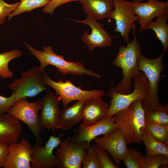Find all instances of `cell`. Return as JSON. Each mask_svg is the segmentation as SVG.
I'll return each instance as SVG.
<instances>
[{
	"label": "cell",
	"mask_w": 168,
	"mask_h": 168,
	"mask_svg": "<svg viewBox=\"0 0 168 168\" xmlns=\"http://www.w3.org/2000/svg\"><path fill=\"white\" fill-rule=\"evenodd\" d=\"M133 29V40L126 45L119 46L118 54L112 63L114 66L121 68L123 76L120 82L113 88L115 92L123 94L132 92L131 79L139 71L138 62L142 49L136 35L135 23Z\"/></svg>",
	"instance_id": "1"
},
{
	"label": "cell",
	"mask_w": 168,
	"mask_h": 168,
	"mask_svg": "<svg viewBox=\"0 0 168 168\" xmlns=\"http://www.w3.org/2000/svg\"><path fill=\"white\" fill-rule=\"evenodd\" d=\"M114 115L116 128L120 130L127 144L140 143L146 124L142 100L132 103Z\"/></svg>",
	"instance_id": "2"
},
{
	"label": "cell",
	"mask_w": 168,
	"mask_h": 168,
	"mask_svg": "<svg viewBox=\"0 0 168 168\" xmlns=\"http://www.w3.org/2000/svg\"><path fill=\"white\" fill-rule=\"evenodd\" d=\"M24 44L27 49L39 61L40 66L43 71L47 66L51 65L56 67L59 72L64 75L70 74L81 76L85 74L100 79L102 77L100 75L86 68L84 64L81 62L66 60L63 55L55 53L50 46H44L43 50L40 51L26 43Z\"/></svg>",
	"instance_id": "3"
},
{
	"label": "cell",
	"mask_w": 168,
	"mask_h": 168,
	"mask_svg": "<svg viewBox=\"0 0 168 168\" xmlns=\"http://www.w3.org/2000/svg\"><path fill=\"white\" fill-rule=\"evenodd\" d=\"M164 54L162 52L159 56L154 58L146 57L142 54L139 58V70L145 74L149 86L148 96L146 99L142 100L144 109H154L162 106L159 100L158 90L161 73L165 68L162 61Z\"/></svg>",
	"instance_id": "4"
},
{
	"label": "cell",
	"mask_w": 168,
	"mask_h": 168,
	"mask_svg": "<svg viewBox=\"0 0 168 168\" xmlns=\"http://www.w3.org/2000/svg\"><path fill=\"white\" fill-rule=\"evenodd\" d=\"M134 81L133 91L130 93L123 94L115 92L113 87L108 91V96L111 98L107 118L113 116L118 112L127 107L138 100H143L148 96L149 86L148 79L142 72L139 71L132 78Z\"/></svg>",
	"instance_id": "5"
},
{
	"label": "cell",
	"mask_w": 168,
	"mask_h": 168,
	"mask_svg": "<svg viewBox=\"0 0 168 168\" xmlns=\"http://www.w3.org/2000/svg\"><path fill=\"white\" fill-rule=\"evenodd\" d=\"M43 81L46 85L49 86L55 91L56 95L61 101L63 108L68 106V104L74 100H87L95 98L102 97L105 93L101 90L93 89L84 90L81 87L74 85L70 81L65 82L62 80L55 81L52 80L44 70L43 72Z\"/></svg>",
	"instance_id": "6"
},
{
	"label": "cell",
	"mask_w": 168,
	"mask_h": 168,
	"mask_svg": "<svg viewBox=\"0 0 168 168\" xmlns=\"http://www.w3.org/2000/svg\"><path fill=\"white\" fill-rule=\"evenodd\" d=\"M43 72L40 66L31 68L21 72V77L16 79L9 85L15 93V103L22 98L35 97L49 89L43 82Z\"/></svg>",
	"instance_id": "7"
},
{
	"label": "cell",
	"mask_w": 168,
	"mask_h": 168,
	"mask_svg": "<svg viewBox=\"0 0 168 168\" xmlns=\"http://www.w3.org/2000/svg\"><path fill=\"white\" fill-rule=\"evenodd\" d=\"M42 107L41 99L29 102L26 98L20 99L9 109L7 113L25 124L35 136L37 142L43 145L40 136L39 113Z\"/></svg>",
	"instance_id": "8"
},
{
	"label": "cell",
	"mask_w": 168,
	"mask_h": 168,
	"mask_svg": "<svg viewBox=\"0 0 168 168\" xmlns=\"http://www.w3.org/2000/svg\"><path fill=\"white\" fill-rule=\"evenodd\" d=\"M114 8L110 18L115 22L114 31L119 33L124 41L130 42L129 34L134 24L138 21V16L133 12L132 1L113 0Z\"/></svg>",
	"instance_id": "9"
},
{
	"label": "cell",
	"mask_w": 168,
	"mask_h": 168,
	"mask_svg": "<svg viewBox=\"0 0 168 168\" xmlns=\"http://www.w3.org/2000/svg\"><path fill=\"white\" fill-rule=\"evenodd\" d=\"M87 147L85 142H73L63 139L54 155L58 161L57 168H81L82 161Z\"/></svg>",
	"instance_id": "10"
},
{
	"label": "cell",
	"mask_w": 168,
	"mask_h": 168,
	"mask_svg": "<svg viewBox=\"0 0 168 168\" xmlns=\"http://www.w3.org/2000/svg\"><path fill=\"white\" fill-rule=\"evenodd\" d=\"M63 135L51 136L44 146L37 142L35 146L31 147L32 168H57L58 161L53 152L59 146L60 138Z\"/></svg>",
	"instance_id": "11"
},
{
	"label": "cell",
	"mask_w": 168,
	"mask_h": 168,
	"mask_svg": "<svg viewBox=\"0 0 168 168\" xmlns=\"http://www.w3.org/2000/svg\"><path fill=\"white\" fill-rule=\"evenodd\" d=\"M94 140L95 145L109 152L114 164L119 166L121 162L125 158L128 149L126 140L120 130L116 128Z\"/></svg>",
	"instance_id": "12"
},
{
	"label": "cell",
	"mask_w": 168,
	"mask_h": 168,
	"mask_svg": "<svg viewBox=\"0 0 168 168\" xmlns=\"http://www.w3.org/2000/svg\"><path fill=\"white\" fill-rule=\"evenodd\" d=\"M41 100L42 107L39 115L41 132L47 128L55 134L61 110L59 104L60 99L49 88Z\"/></svg>",
	"instance_id": "13"
},
{
	"label": "cell",
	"mask_w": 168,
	"mask_h": 168,
	"mask_svg": "<svg viewBox=\"0 0 168 168\" xmlns=\"http://www.w3.org/2000/svg\"><path fill=\"white\" fill-rule=\"evenodd\" d=\"M79 23L87 25L91 29V33L84 31L81 38L82 42L88 47L90 51L96 47H109L112 44V39L110 34L103 29L104 25L91 16H87L84 20H71Z\"/></svg>",
	"instance_id": "14"
},
{
	"label": "cell",
	"mask_w": 168,
	"mask_h": 168,
	"mask_svg": "<svg viewBox=\"0 0 168 168\" xmlns=\"http://www.w3.org/2000/svg\"><path fill=\"white\" fill-rule=\"evenodd\" d=\"M134 13L138 17L139 32L146 30L147 25L153 19L168 13V2L159 0H147L146 2L132 1Z\"/></svg>",
	"instance_id": "15"
},
{
	"label": "cell",
	"mask_w": 168,
	"mask_h": 168,
	"mask_svg": "<svg viewBox=\"0 0 168 168\" xmlns=\"http://www.w3.org/2000/svg\"><path fill=\"white\" fill-rule=\"evenodd\" d=\"M115 118L114 116L107 118L87 127L83 126L80 124L74 132L69 140L73 142H86L88 147L91 141L97 136L107 134L116 128Z\"/></svg>",
	"instance_id": "16"
},
{
	"label": "cell",
	"mask_w": 168,
	"mask_h": 168,
	"mask_svg": "<svg viewBox=\"0 0 168 168\" xmlns=\"http://www.w3.org/2000/svg\"><path fill=\"white\" fill-rule=\"evenodd\" d=\"M10 146L9 152L3 167L4 168H32L30 143L25 138Z\"/></svg>",
	"instance_id": "17"
},
{
	"label": "cell",
	"mask_w": 168,
	"mask_h": 168,
	"mask_svg": "<svg viewBox=\"0 0 168 168\" xmlns=\"http://www.w3.org/2000/svg\"><path fill=\"white\" fill-rule=\"evenodd\" d=\"M109 109V105L101 97L85 101L82 111L83 122L81 124L87 127L107 118Z\"/></svg>",
	"instance_id": "18"
},
{
	"label": "cell",
	"mask_w": 168,
	"mask_h": 168,
	"mask_svg": "<svg viewBox=\"0 0 168 168\" xmlns=\"http://www.w3.org/2000/svg\"><path fill=\"white\" fill-rule=\"evenodd\" d=\"M19 121L7 113L0 114V143L10 145L16 142L22 130Z\"/></svg>",
	"instance_id": "19"
},
{
	"label": "cell",
	"mask_w": 168,
	"mask_h": 168,
	"mask_svg": "<svg viewBox=\"0 0 168 168\" xmlns=\"http://www.w3.org/2000/svg\"><path fill=\"white\" fill-rule=\"evenodd\" d=\"M84 12L88 16L98 20L110 18L114 8L113 0H78Z\"/></svg>",
	"instance_id": "20"
},
{
	"label": "cell",
	"mask_w": 168,
	"mask_h": 168,
	"mask_svg": "<svg viewBox=\"0 0 168 168\" xmlns=\"http://www.w3.org/2000/svg\"><path fill=\"white\" fill-rule=\"evenodd\" d=\"M85 101H78L72 106L61 109L57 129L68 130L78 124L82 119Z\"/></svg>",
	"instance_id": "21"
},
{
	"label": "cell",
	"mask_w": 168,
	"mask_h": 168,
	"mask_svg": "<svg viewBox=\"0 0 168 168\" xmlns=\"http://www.w3.org/2000/svg\"><path fill=\"white\" fill-rule=\"evenodd\" d=\"M156 20L151 21L146 26V30H152L163 48V52L166 51L168 48V13L156 17Z\"/></svg>",
	"instance_id": "22"
},
{
	"label": "cell",
	"mask_w": 168,
	"mask_h": 168,
	"mask_svg": "<svg viewBox=\"0 0 168 168\" xmlns=\"http://www.w3.org/2000/svg\"><path fill=\"white\" fill-rule=\"evenodd\" d=\"M141 141L146 147L145 156L150 157L162 155L168 156V144L163 143L155 139L145 128L142 132Z\"/></svg>",
	"instance_id": "23"
},
{
	"label": "cell",
	"mask_w": 168,
	"mask_h": 168,
	"mask_svg": "<svg viewBox=\"0 0 168 168\" xmlns=\"http://www.w3.org/2000/svg\"><path fill=\"white\" fill-rule=\"evenodd\" d=\"M146 123L168 125V105L154 109H144Z\"/></svg>",
	"instance_id": "24"
},
{
	"label": "cell",
	"mask_w": 168,
	"mask_h": 168,
	"mask_svg": "<svg viewBox=\"0 0 168 168\" xmlns=\"http://www.w3.org/2000/svg\"><path fill=\"white\" fill-rule=\"evenodd\" d=\"M22 55L21 52L16 49L0 54V77L2 79L12 77L13 73L9 68V63L10 61Z\"/></svg>",
	"instance_id": "25"
},
{
	"label": "cell",
	"mask_w": 168,
	"mask_h": 168,
	"mask_svg": "<svg viewBox=\"0 0 168 168\" xmlns=\"http://www.w3.org/2000/svg\"><path fill=\"white\" fill-rule=\"evenodd\" d=\"M50 0H21L16 9L8 16V20L15 16L25 12L44 7Z\"/></svg>",
	"instance_id": "26"
},
{
	"label": "cell",
	"mask_w": 168,
	"mask_h": 168,
	"mask_svg": "<svg viewBox=\"0 0 168 168\" xmlns=\"http://www.w3.org/2000/svg\"><path fill=\"white\" fill-rule=\"evenodd\" d=\"M145 128L155 139L168 144V125L146 123Z\"/></svg>",
	"instance_id": "27"
},
{
	"label": "cell",
	"mask_w": 168,
	"mask_h": 168,
	"mask_svg": "<svg viewBox=\"0 0 168 168\" xmlns=\"http://www.w3.org/2000/svg\"><path fill=\"white\" fill-rule=\"evenodd\" d=\"M82 164L83 168H102L96 152L91 144L85 151Z\"/></svg>",
	"instance_id": "28"
},
{
	"label": "cell",
	"mask_w": 168,
	"mask_h": 168,
	"mask_svg": "<svg viewBox=\"0 0 168 168\" xmlns=\"http://www.w3.org/2000/svg\"><path fill=\"white\" fill-rule=\"evenodd\" d=\"M143 156L140 151L128 148L126 156L123 160L124 164L127 168H142Z\"/></svg>",
	"instance_id": "29"
},
{
	"label": "cell",
	"mask_w": 168,
	"mask_h": 168,
	"mask_svg": "<svg viewBox=\"0 0 168 168\" xmlns=\"http://www.w3.org/2000/svg\"><path fill=\"white\" fill-rule=\"evenodd\" d=\"M168 163V156L157 155L152 156H143L142 168H157L161 166H166Z\"/></svg>",
	"instance_id": "30"
},
{
	"label": "cell",
	"mask_w": 168,
	"mask_h": 168,
	"mask_svg": "<svg viewBox=\"0 0 168 168\" xmlns=\"http://www.w3.org/2000/svg\"><path fill=\"white\" fill-rule=\"evenodd\" d=\"M92 145L96 152L102 168H119V167L114 163L111 159L105 150L95 144Z\"/></svg>",
	"instance_id": "31"
},
{
	"label": "cell",
	"mask_w": 168,
	"mask_h": 168,
	"mask_svg": "<svg viewBox=\"0 0 168 168\" xmlns=\"http://www.w3.org/2000/svg\"><path fill=\"white\" fill-rule=\"evenodd\" d=\"M19 2L12 4L6 2L5 0H0V26L4 23L6 17L17 7Z\"/></svg>",
	"instance_id": "32"
},
{
	"label": "cell",
	"mask_w": 168,
	"mask_h": 168,
	"mask_svg": "<svg viewBox=\"0 0 168 168\" xmlns=\"http://www.w3.org/2000/svg\"><path fill=\"white\" fill-rule=\"evenodd\" d=\"M15 94L12 92L10 96L6 97L0 95V114L7 112L9 108L15 103Z\"/></svg>",
	"instance_id": "33"
},
{
	"label": "cell",
	"mask_w": 168,
	"mask_h": 168,
	"mask_svg": "<svg viewBox=\"0 0 168 168\" xmlns=\"http://www.w3.org/2000/svg\"><path fill=\"white\" fill-rule=\"evenodd\" d=\"M78 0H50L43 8V12L46 14L52 15L55 10L61 5L66 3L78 1Z\"/></svg>",
	"instance_id": "34"
},
{
	"label": "cell",
	"mask_w": 168,
	"mask_h": 168,
	"mask_svg": "<svg viewBox=\"0 0 168 168\" xmlns=\"http://www.w3.org/2000/svg\"><path fill=\"white\" fill-rule=\"evenodd\" d=\"M10 146L0 143V167L3 166L8 155Z\"/></svg>",
	"instance_id": "35"
},
{
	"label": "cell",
	"mask_w": 168,
	"mask_h": 168,
	"mask_svg": "<svg viewBox=\"0 0 168 168\" xmlns=\"http://www.w3.org/2000/svg\"><path fill=\"white\" fill-rule=\"evenodd\" d=\"M136 0L137 1H139L140 2H143V0Z\"/></svg>",
	"instance_id": "36"
}]
</instances>
